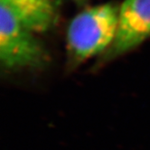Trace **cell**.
Returning a JSON list of instances; mask_svg holds the SVG:
<instances>
[{
  "instance_id": "cell-1",
  "label": "cell",
  "mask_w": 150,
  "mask_h": 150,
  "mask_svg": "<svg viewBox=\"0 0 150 150\" xmlns=\"http://www.w3.org/2000/svg\"><path fill=\"white\" fill-rule=\"evenodd\" d=\"M119 16L120 6L106 3L85 9L71 20L67 47L74 62H81L110 48L117 32Z\"/></svg>"
},
{
  "instance_id": "cell-2",
  "label": "cell",
  "mask_w": 150,
  "mask_h": 150,
  "mask_svg": "<svg viewBox=\"0 0 150 150\" xmlns=\"http://www.w3.org/2000/svg\"><path fill=\"white\" fill-rule=\"evenodd\" d=\"M35 34L0 2V62L3 68H37L45 62L46 52Z\"/></svg>"
},
{
  "instance_id": "cell-3",
  "label": "cell",
  "mask_w": 150,
  "mask_h": 150,
  "mask_svg": "<svg viewBox=\"0 0 150 150\" xmlns=\"http://www.w3.org/2000/svg\"><path fill=\"white\" fill-rule=\"evenodd\" d=\"M150 36V0H125L120 6L119 27L114 42L104 53L116 58L141 45Z\"/></svg>"
},
{
  "instance_id": "cell-4",
  "label": "cell",
  "mask_w": 150,
  "mask_h": 150,
  "mask_svg": "<svg viewBox=\"0 0 150 150\" xmlns=\"http://www.w3.org/2000/svg\"><path fill=\"white\" fill-rule=\"evenodd\" d=\"M35 33L46 32L57 18L55 0H0Z\"/></svg>"
},
{
  "instance_id": "cell-5",
  "label": "cell",
  "mask_w": 150,
  "mask_h": 150,
  "mask_svg": "<svg viewBox=\"0 0 150 150\" xmlns=\"http://www.w3.org/2000/svg\"><path fill=\"white\" fill-rule=\"evenodd\" d=\"M75 1H77V2H83V1H85V0H75Z\"/></svg>"
}]
</instances>
